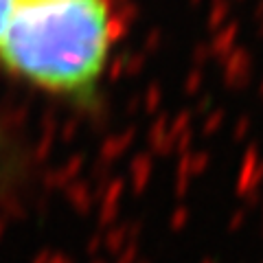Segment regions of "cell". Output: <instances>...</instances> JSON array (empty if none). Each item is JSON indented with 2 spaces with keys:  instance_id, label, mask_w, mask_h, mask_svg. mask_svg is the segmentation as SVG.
<instances>
[{
  "instance_id": "6da1fadb",
  "label": "cell",
  "mask_w": 263,
  "mask_h": 263,
  "mask_svg": "<svg viewBox=\"0 0 263 263\" xmlns=\"http://www.w3.org/2000/svg\"><path fill=\"white\" fill-rule=\"evenodd\" d=\"M110 51L103 0H11L0 57L33 84L72 92L88 88Z\"/></svg>"
},
{
  "instance_id": "7a4b0ae2",
  "label": "cell",
  "mask_w": 263,
  "mask_h": 263,
  "mask_svg": "<svg viewBox=\"0 0 263 263\" xmlns=\"http://www.w3.org/2000/svg\"><path fill=\"white\" fill-rule=\"evenodd\" d=\"M9 7H11V0H0V33L5 29L7 15H9Z\"/></svg>"
}]
</instances>
